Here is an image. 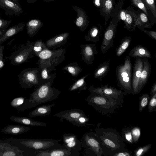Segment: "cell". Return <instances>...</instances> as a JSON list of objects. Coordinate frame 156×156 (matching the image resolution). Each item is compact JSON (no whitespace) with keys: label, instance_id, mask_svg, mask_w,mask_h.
Here are the masks:
<instances>
[{"label":"cell","instance_id":"6da1fadb","mask_svg":"<svg viewBox=\"0 0 156 156\" xmlns=\"http://www.w3.org/2000/svg\"><path fill=\"white\" fill-rule=\"evenodd\" d=\"M97 125L95 133L102 151V156H113L126 150L125 141L116 129L100 127Z\"/></svg>","mask_w":156,"mask_h":156},{"label":"cell","instance_id":"7a4b0ae2","mask_svg":"<svg viewBox=\"0 0 156 156\" xmlns=\"http://www.w3.org/2000/svg\"><path fill=\"white\" fill-rule=\"evenodd\" d=\"M87 104L104 115H110L122 107L123 103L116 99L94 92H90L86 99Z\"/></svg>","mask_w":156,"mask_h":156},{"label":"cell","instance_id":"3957f363","mask_svg":"<svg viewBox=\"0 0 156 156\" xmlns=\"http://www.w3.org/2000/svg\"><path fill=\"white\" fill-rule=\"evenodd\" d=\"M52 85L50 82H48L36 87L28 99V108L52 101L58 98L61 94V91L57 88L51 87Z\"/></svg>","mask_w":156,"mask_h":156},{"label":"cell","instance_id":"277c9868","mask_svg":"<svg viewBox=\"0 0 156 156\" xmlns=\"http://www.w3.org/2000/svg\"><path fill=\"white\" fill-rule=\"evenodd\" d=\"M66 52L65 48H60L55 50L48 48L39 53L36 64L41 69L47 67L52 71H54L56 69L55 67L65 60Z\"/></svg>","mask_w":156,"mask_h":156},{"label":"cell","instance_id":"5b68a950","mask_svg":"<svg viewBox=\"0 0 156 156\" xmlns=\"http://www.w3.org/2000/svg\"><path fill=\"white\" fill-rule=\"evenodd\" d=\"M132 68L130 56L127 55L124 63L119 65L116 69L117 86L127 94L132 92Z\"/></svg>","mask_w":156,"mask_h":156},{"label":"cell","instance_id":"8992f818","mask_svg":"<svg viewBox=\"0 0 156 156\" xmlns=\"http://www.w3.org/2000/svg\"><path fill=\"white\" fill-rule=\"evenodd\" d=\"M60 141L48 139H23L21 143L31 150V154L33 152L37 151L60 147L62 144L59 143Z\"/></svg>","mask_w":156,"mask_h":156},{"label":"cell","instance_id":"52a82bcc","mask_svg":"<svg viewBox=\"0 0 156 156\" xmlns=\"http://www.w3.org/2000/svg\"><path fill=\"white\" fill-rule=\"evenodd\" d=\"M81 142L82 146L84 150L83 151V155L102 156V151L95 132H90L85 133Z\"/></svg>","mask_w":156,"mask_h":156},{"label":"cell","instance_id":"ba28073f","mask_svg":"<svg viewBox=\"0 0 156 156\" xmlns=\"http://www.w3.org/2000/svg\"><path fill=\"white\" fill-rule=\"evenodd\" d=\"M33 47V42L28 41L25 44L19 47L5 58L10 60V63L13 65H20L34 57Z\"/></svg>","mask_w":156,"mask_h":156},{"label":"cell","instance_id":"9c48e42d","mask_svg":"<svg viewBox=\"0 0 156 156\" xmlns=\"http://www.w3.org/2000/svg\"><path fill=\"white\" fill-rule=\"evenodd\" d=\"M39 71L38 67L28 68L22 71L17 75L21 87L26 89L40 85L38 78Z\"/></svg>","mask_w":156,"mask_h":156},{"label":"cell","instance_id":"30bf717a","mask_svg":"<svg viewBox=\"0 0 156 156\" xmlns=\"http://www.w3.org/2000/svg\"><path fill=\"white\" fill-rule=\"evenodd\" d=\"M88 90L90 93L94 92L118 100L123 103V97L128 94L123 91L116 88L109 86L108 84L101 85V87H95L93 85L89 87Z\"/></svg>","mask_w":156,"mask_h":156},{"label":"cell","instance_id":"8fae6325","mask_svg":"<svg viewBox=\"0 0 156 156\" xmlns=\"http://www.w3.org/2000/svg\"><path fill=\"white\" fill-rule=\"evenodd\" d=\"M118 22L116 17H113L108 26L105 31L101 46V52L103 54L105 53L113 45L116 29Z\"/></svg>","mask_w":156,"mask_h":156},{"label":"cell","instance_id":"7c38bea8","mask_svg":"<svg viewBox=\"0 0 156 156\" xmlns=\"http://www.w3.org/2000/svg\"><path fill=\"white\" fill-rule=\"evenodd\" d=\"M79 151L68 150L63 147L45 150L38 151L33 152L31 155L34 156H79Z\"/></svg>","mask_w":156,"mask_h":156},{"label":"cell","instance_id":"4fadbf2b","mask_svg":"<svg viewBox=\"0 0 156 156\" xmlns=\"http://www.w3.org/2000/svg\"><path fill=\"white\" fill-rule=\"evenodd\" d=\"M143 67L142 58L137 57L135 61L132 75V86L133 95L137 94V89L139 79Z\"/></svg>","mask_w":156,"mask_h":156},{"label":"cell","instance_id":"5bb4252c","mask_svg":"<svg viewBox=\"0 0 156 156\" xmlns=\"http://www.w3.org/2000/svg\"><path fill=\"white\" fill-rule=\"evenodd\" d=\"M80 54L82 60L87 65H91L96 55L98 52L96 44H94L81 45Z\"/></svg>","mask_w":156,"mask_h":156},{"label":"cell","instance_id":"9a60e30c","mask_svg":"<svg viewBox=\"0 0 156 156\" xmlns=\"http://www.w3.org/2000/svg\"><path fill=\"white\" fill-rule=\"evenodd\" d=\"M62 138L63 144L62 145L64 147L71 151H80L81 150V142L78 139L75 134L66 133L63 135Z\"/></svg>","mask_w":156,"mask_h":156},{"label":"cell","instance_id":"2e32d148","mask_svg":"<svg viewBox=\"0 0 156 156\" xmlns=\"http://www.w3.org/2000/svg\"><path fill=\"white\" fill-rule=\"evenodd\" d=\"M86 115L82 110L79 109H71L61 111L55 114L53 116H56L60 118V120L62 122L65 119L70 122L78 118Z\"/></svg>","mask_w":156,"mask_h":156},{"label":"cell","instance_id":"e0dca14e","mask_svg":"<svg viewBox=\"0 0 156 156\" xmlns=\"http://www.w3.org/2000/svg\"><path fill=\"white\" fill-rule=\"evenodd\" d=\"M0 8L5 11L6 15L19 16L23 12L20 5L10 0H0Z\"/></svg>","mask_w":156,"mask_h":156},{"label":"cell","instance_id":"ac0fdd59","mask_svg":"<svg viewBox=\"0 0 156 156\" xmlns=\"http://www.w3.org/2000/svg\"><path fill=\"white\" fill-rule=\"evenodd\" d=\"M143 67L141 75L139 80L137 89V94L140 93L147 83L151 71V65L149 63L148 58H143Z\"/></svg>","mask_w":156,"mask_h":156},{"label":"cell","instance_id":"d6986e66","mask_svg":"<svg viewBox=\"0 0 156 156\" xmlns=\"http://www.w3.org/2000/svg\"><path fill=\"white\" fill-rule=\"evenodd\" d=\"M72 8L77 13V17L74 23L81 31H83L89 23L86 12L82 8L77 6H72Z\"/></svg>","mask_w":156,"mask_h":156},{"label":"cell","instance_id":"ffe728a7","mask_svg":"<svg viewBox=\"0 0 156 156\" xmlns=\"http://www.w3.org/2000/svg\"><path fill=\"white\" fill-rule=\"evenodd\" d=\"M69 33L65 32L56 35L48 40L45 44L50 49H55L66 44L67 42Z\"/></svg>","mask_w":156,"mask_h":156},{"label":"cell","instance_id":"44dd1931","mask_svg":"<svg viewBox=\"0 0 156 156\" xmlns=\"http://www.w3.org/2000/svg\"><path fill=\"white\" fill-rule=\"evenodd\" d=\"M126 10V16L124 27L129 31L134 30L138 24L137 15L130 10Z\"/></svg>","mask_w":156,"mask_h":156},{"label":"cell","instance_id":"7402d4cb","mask_svg":"<svg viewBox=\"0 0 156 156\" xmlns=\"http://www.w3.org/2000/svg\"><path fill=\"white\" fill-rule=\"evenodd\" d=\"M25 26V23L22 22L7 29L0 37V45L10 37L23 31Z\"/></svg>","mask_w":156,"mask_h":156},{"label":"cell","instance_id":"603a6c76","mask_svg":"<svg viewBox=\"0 0 156 156\" xmlns=\"http://www.w3.org/2000/svg\"><path fill=\"white\" fill-rule=\"evenodd\" d=\"M55 105V104H48L37 107L29 113V116L30 118L45 117L51 114V108Z\"/></svg>","mask_w":156,"mask_h":156},{"label":"cell","instance_id":"cb8c5ba5","mask_svg":"<svg viewBox=\"0 0 156 156\" xmlns=\"http://www.w3.org/2000/svg\"><path fill=\"white\" fill-rule=\"evenodd\" d=\"M39 68L38 78L40 85L48 82H50L52 84L56 76L55 74L50 73L52 71L48 68Z\"/></svg>","mask_w":156,"mask_h":156},{"label":"cell","instance_id":"d4e9b609","mask_svg":"<svg viewBox=\"0 0 156 156\" xmlns=\"http://www.w3.org/2000/svg\"><path fill=\"white\" fill-rule=\"evenodd\" d=\"M128 55L135 58H152L151 55L150 51L146 47L141 45H138L134 47L130 51Z\"/></svg>","mask_w":156,"mask_h":156},{"label":"cell","instance_id":"484cf974","mask_svg":"<svg viewBox=\"0 0 156 156\" xmlns=\"http://www.w3.org/2000/svg\"><path fill=\"white\" fill-rule=\"evenodd\" d=\"M102 30L103 27L99 24L98 26H94L91 28L84 38L89 42H95L99 41Z\"/></svg>","mask_w":156,"mask_h":156},{"label":"cell","instance_id":"4316f807","mask_svg":"<svg viewBox=\"0 0 156 156\" xmlns=\"http://www.w3.org/2000/svg\"><path fill=\"white\" fill-rule=\"evenodd\" d=\"M43 23L38 19H32L28 21L26 24L27 34L30 37L34 36L43 26Z\"/></svg>","mask_w":156,"mask_h":156},{"label":"cell","instance_id":"83f0119b","mask_svg":"<svg viewBox=\"0 0 156 156\" xmlns=\"http://www.w3.org/2000/svg\"><path fill=\"white\" fill-rule=\"evenodd\" d=\"M10 119L14 122L32 126H43L47 125L45 122L34 120L26 117L11 116Z\"/></svg>","mask_w":156,"mask_h":156},{"label":"cell","instance_id":"f1b7e54d","mask_svg":"<svg viewBox=\"0 0 156 156\" xmlns=\"http://www.w3.org/2000/svg\"><path fill=\"white\" fill-rule=\"evenodd\" d=\"M114 1L113 0H103L100 8L101 14L104 16L105 22V25L109 17L111 16L113 8Z\"/></svg>","mask_w":156,"mask_h":156},{"label":"cell","instance_id":"f546056e","mask_svg":"<svg viewBox=\"0 0 156 156\" xmlns=\"http://www.w3.org/2000/svg\"><path fill=\"white\" fill-rule=\"evenodd\" d=\"M30 128L22 126L11 125L7 126L2 129V132L7 134L18 135L27 132Z\"/></svg>","mask_w":156,"mask_h":156},{"label":"cell","instance_id":"4dcf8cb0","mask_svg":"<svg viewBox=\"0 0 156 156\" xmlns=\"http://www.w3.org/2000/svg\"><path fill=\"white\" fill-rule=\"evenodd\" d=\"M109 68L108 61H105L98 66L94 74V78L98 79L100 81L102 80V78L108 73Z\"/></svg>","mask_w":156,"mask_h":156},{"label":"cell","instance_id":"1f68e13d","mask_svg":"<svg viewBox=\"0 0 156 156\" xmlns=\"http://www.w3.org/2000/svg\"><path fill=\"white\" fill-rule=\"evenodd\" d=\"M90 75V74H87L78 79L69 87V90L70 91L78 90L80 91L86 90L87 87L85 79Z\"/></svg>","mask_w":156,"mask_h":156},{"label":"cell","instance_id":"d6a6232c","mask_svg":"<svg viewBox=\"0 0 156 156\" xmlns=\"http://www.w3.org/2000/svg\"><path fill=\"white\" fill-rule=\"evenodd\" d=\"M131 41L130 37H126L122 40L119 46L116 49V56L119 57L122 55L129 46Z\"/></svg>","mask_w":156,"mask_h":156},{"label":"cell","instance_id":"836d02e7","mask_svg":"<svg viewBox=\"0 0 156 156\" xmlns=\"http://www.w3.org/2000/svg\"><path fill=\"white\" fill-rule=\"evenodd\" d=\"M62 69L66 70L73 77H77L82 71L81 68L78 66L77 62L69 64L63 67Z\"/></svg>","mask_w":156,"mask_h":156},{"label":"cell","instance_id":"e575fe53","mask_svg":"<svg viewBox=\"0 0 156 156\" xmlns=\"http://www.w3.org/2000/svg\"><path fill=\"white\" fill-rule=\"evenodd\" d=\"M138 24L137 26L141 30L143 31L144 28H150L152 27V24L149 22L147 16L144 13H141L137 15Z\"/></svg>","mask_w":156,"mask_h":156},{"label":"cell","instance_id":"d590c367","mask_svg":"<svg viewBox=\"0 0 156 156\" xmlns=\"http://www.w3.org/2000/svg\"><path fill=\"white\" fill-rule=\"evenodd\" d=\"M48 48L41 40H38L33 42V51L34 56L37 57L40 53Z\"/></svg>","mask_w":156,"mask_h":156},{"label":"cell","instance_id":"8d00e7d4","mask_svg":"<svg viewBox=\"0 0 156 156\" xmlns=\"http://www.w3.org/2000/svg\"><path fill=\"white\" fill-rule=\"evenodd\" d=\"M132 127H124L122 129L121 132L122 136L124 139L125 142L131 145L133 144L131 132Z\"/></svg>","mask_w":156,"mask_h":156},{"label":"cell","instance_id":"74e56055","mask_svg":"<svg viewBox=\"0 0 156 156\" xmlns=\"http://www.w3.org/2000/svg\"><path fill=\"white\" fill-rule=\"evenodd\" d=\"M89 119L88 118L87 115L81 116L78 118L71 121L70 123L73 125L79 126H83L86 125H94L92 124H90L87 123L89 120Z\"/></svg>","mask_w":156,"mask_h":156},{"label":"cell","instance_id":"f35d334b","mask_svg":"<svg viewBox=\"0 0 156 156\" xmlns=\"http://www.w3.org/2000/svg\"><path fill=\"white\" fill-rule=\"evenodd\" d=\"M139 99V111L140 112L148 105L150 97L148 94L145 93L141 95Z\"/></svg>","mask_w":156,"mask_h":156},{"label":"cell","instance_id":"ab89813d","mask_svg":"<svg viewBox=\"0 0 156 156\" xmlns=\"http://www.w3.org/2000/svg\"><path fill=\"white\" fill-rule=\"evenodd\" d=\"M151 144H148L145 146L138 147L134 151V156H141L144 155L151 148Z\"/></svg>","mask_w":156,"mask_h":156},{"label":"cell","instance_id":"60d3db41","mask_svg":"<svg viewBox=\"0 0 156 156\" xmlns=\"http://www.w3.org/2000/svg\"><path fill=\"white\" fill-rule=\"evenodd\" d=\"M131 132L133 143L136 144L138 141L141 135L140 129L138 126H132Z\"/></svg>","mask_w":156,"mask_h":156},{"label":"cell","instance_id":"b9f144b4","mask_svg":"<svg viewBox=\"0 0 156 156\" xmlns=\"http://www.w3.org/2000/svg\"><path fill=\"white\" fill-rule=\"evenodd\" d=\"M148 104V109L149 112L156 111V93L150 97Z\"/></svg>","mask_w":156,"mask_h":156},{"label":"cell","instance_id":"7bdbcfd3","mask_svg":"<svg viewBox=\"0 0 156 156\" xmlns=\"http://www.w3.org/2000/svg\"><path fill=\"white\" fill-rule=\"evenodd\" d=\"M132 4L142 10L147 16L148 15L147 11L141 0H132Z\"/></svg>","mask_w":156,"mask_h":156},{"label":"cell","instance_id":"ee69618b","mask_svg":"<svg viewBox=\"0 0 156 156\" xmlns=\"http://www.w3.org/2000/svg\"><path fill=\"white\" fill-rule=\"evenodd\" d=\"M26 100L23 97L16 98L13 100L10 104L12 107L16 108L23 104Z\"/></svg>","mask_w":156,"mask_h":156},{"label":"cell","instance_id":"f6af8a7d","mask_svg":"<svg viewBox=\"0 0 156 156\" xmlns=\"http://www.w3.org/2000/svg\"><path fill=\"white\" fill-rule=\"evenodd\" d=\"M146 3L149 7L155 18H156V8L155 5L154 0H145Z\"/></svg>","mask_w":156,"mask_h":156},{"label":"cell","instance_id":"bcb514c9","mask_svg":"<svg viewBox=\"0 0 156 156\" xmlns=\"http://www.w3.org/2000/svg\"><path fill=\"white\" fill-rule=\"evenodd\" d=\"M12 22V20L1 19L0 16V30L7 29Z\"/></svg>","mask_w":156,"mask_h":156},{"label":"cell","instance_id":"7dc6e473","mask_svg":"<svg viewBox=\"0 0 156 156\" xmlns=\"http://www.w3.org/2000/svg\"><path fill=\"white\" fill-rule=\"evenodd\" d=\"M4 46L0 45V70L3 68L5 66V60L4 58Z\"/></svg>","mask_w":156,"mask_h":156},{"label":"cell","instance_id":"c3c4849f","mask_svg":"<svg viewBox=\"0 0 156 156\" xmlns=\"http://www.w3.org/2000/svg\"><path fill=\"white\" fill-rule=\"evenodd\" d=\"M126 16V10L124 9H121L117 15L116 17L119 22V20H122L124 21H125Z\"/></svg>","mask_w":156,"mask_h":156},{"label":"cell","instance_id":"681fc988","mask_svg":"<svg viewBox=\"0 0 156 156\" xmlns=\"http://www.w3.org/2000/svg\"><path fill=\"white\" fill-rule=\"evenodd\" d=\"M131 151L126 149L125 151L116 153L113 156H131Z\"/></svg>","mask_w":156,"mask_h":156},{"label":"cell","instance_id":"f907efd6","mask_svg":"<svg viewBox=\"0 0 156 156\" xmlns=\"http://www.w3.org/2000/svg\"><path fill=\"white\" fill-rule=\"evenodd\" d=\"M144 32L148 36L156 40V31H148L144 30Z\"/></svg>","mask_w":156,"mask_h":156},{"label":"cell","instance_id":"816d5d0a","mask_svg":"<svg viewBox=\"0 0 156 156\" xmlns=\"http://www.w3.org/2000/svg\"><path fill=\"white\" fill-rule=\"evenodd\" d=\"M103 0H93V3L95 6L98 8H100Z\"/></svg>","mask_w":156,"mask_h":156},{"label":"cell","instance_id":"f5cc1de1","mask_svg":"<svg viewBox=\"0 0 156 156\" xmlns=\"http://www.w3.org/2000/svg\"><path fill=\"white\" fill-rule=\"evenodd\" d=\"M155 93H156V81L152 86L150 94H151V96Z\"/></svg>","mask_w":156,"mask_h":156},{"label":"cell","instance_id":"db71d44e","mask_svg":"<svg viewBox=\"0 0 156 156\" xmlns=\"http://www.w3.org/2000/svg\"><path fill=\"white\" fill-rule=\"evenodd\" d=\"M2 156H16L17 154L13 151H8L5 152L2 155Z\"/></svg>","mask_w":156,"mask_h":156},{"label":"cell","instance_id":"11a10c76","mask_svg":"<svg viewBox=\"0 0 156 156\" xmlns=\"http://www.w3.org/2000/svg\"><path fill=\"white\" fill-rule=\"evenodd\" d=\"M27 2L29 3L33 4L37 0H26Z\"/></svg>","mask_w":156,"mask_h":156},{"label":"cell","instance_id":"9f6ffc18","mask_svg":"<svg viewBox=\"0 0 156 156\" xmlns=\"http://www.w3.org/2000/svg\"><path fill=\"white\" fill-rule=\"evenodd\" d=\"M7 29L0 30V37L3 35Z\"/></svg>","mask_w":156,"mask_h":156},{"label":"cell","instance_id":"6f0895ef","mask_svg":"<svg viewBox=\"0 0 156 156\" xmlns=\"http://www.w3.org/2000/svg\"><path fill=\"white\" fill-rule=\"evenodd\" d=\"M10 0L14 2V3H16V4H17L18 5H20V4H19V0Z\"/></svg>","mask_w":156,"mask_h":156},{"label":"cell","instance_id":"680465c9","mask_svg":"<svg viewBox=\"0 0 156 156\" xmlns=\"http://www.w3.org/2000/svg\"><path fill=\"white\" fill-rule=\"evenodd\" d=\"M44 2H49L51 1H53L55 0H43Z\"/></svg>","mask_w":156,"mask_h":156},{"label":"cell","instance_id":"91938a15","mask_svg":"<svg viewBox=\"0 0 156 156\" xmlns=\"http://www.w3.org/2000/svg\"><path fill=\"white\" fill-rule=\"evenodd\" d=\"M113 1H114V0H113Z\"/></svg>","mask_w":156,"mask_h":156},{"label":"cell","instance_id":"94428289","mask_svg":"<svg viewBox=\"0 0 156 156\" xmlns=\"http://www.w3.org/2000/svg\"></svg>","mask_w":156,"mask_h":156}]
</instances>
